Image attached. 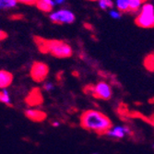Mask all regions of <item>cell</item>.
Listing matches in <instances>:
<instances>
[{
  "label": "cell",
  "instance_id": "cell-1",
  "mask_svg": "<svg viewBox=\"0 0 154 154\" xmlns=\"http://www.w3.org/2000/svg\"><path fill=\"white\" fill-rule=\"evenodd\" d=\"M81 127L99 135L105 134L112 127L111 120L103 113L95 110H87L80 116Z\"/></svg>",
  "mask_w": 154,
  "mask_h": 154
},
{
  "label": "cell",
  "instance_id": "cell-2",
  "mask_svg": "<svg viewBox=\"0 0 154 154\" xmlns=\"http://www.w3.org/2000/svg\"><path fill=\"white\" fill-rule=\"evenodd\" d=\"M35 43L42 53L50 54L57 58L70 57L73 50L71 46L64 41L60 40H46L41 37H35Z\"/></svg>",
  "mask_w": 154,
  "mask_h": 154
},
{
  "label": "cell",
  "instance_id": "cell-3",
  "mask_svg": "<svg viewBox=\"0 0 154 154\" xmlns=\"http://www.w3.org/2000/svg\"><path fill=\"white\" fill-rule=\"evenodd\" d=\"M136 24L144 29L154 27V8L150 3L143 4L140 8V12L135 20Z\"/></svg>",
  "mask_w": 154,
  "mask_h": 154
},
{
  "label": "cell",
  "instance_id": "cell-4",
  "mask_svg": "<svg viewBox=\"0 0 154 154\" xmlns=\"http://www.w3.org/2000/svg\"><path fill=\"white\" fill-rule=\"evenodd\" d=\"M85 91L91 96L101 100H109L113 95V91H112L110 85L103 81L97 83L94 86H88Z\"/></svg>",
  "mask_w": 154,
  "mask_h": 154
},
{
  "label": "cell",
  "instance_id": "cell-5",
  "mask_svg": "<svg viewBox=\"0 0 154 154\" xmlns=\"http://www.w3.org/2000/svg\"><path fill=\"white\" fill-rule=\"evenodd\" d=\"M49 18L55 24H71L76 20L75 14L68 9H59L52 12Z\"/></svg>",
  "mask_w": 154,
  "mask_h": 154
},
{
  "label": "cell",
  "instance_id": "cell-6",
  "mask_svg": "<svg viewBox=\"0 0 154 154\" xmlns=\"http://www.w3.org/2000/svg\"><path fill=\"white\" fill-rule=\"evenodd\" d=\"M49 73V67L43 62H34L31 68V77L35 82H43Z\"/></svg>",
  "mask_w": 154,
  "mask_h": 154
},
{
  "label": "cell",
  "instance_id": "cell-7",
  "mask_svg": "<svg viewBox=\"0 0 154 154\" xmlns=\"http://www.w3.org/2000/svg\"><path fill=\"white\" fill-rule=\"evenodd\" d=\"M127 134H131L130 129L128 127H121V125H117V127H112L106 133L105 135L111 138L115 139H122L124 138Z\"/></svg>",
  "mask_w": 154,
  "mask_h": 154
},
{
  "label": "cell",
  "instance_id": "cell-8",
  "mask_svg": "<svg viewBox=\"0 0 154 154\" xmlns=\"http://www.w3.org/2000/svg\"><path fill=\"white\" fill-rule=\"evenodd\" d=\"M26 103L31 106H36L43 103V96L39 89H33L26 98Z\"/></svg>",
  "mask_w": 154,
  "mask_h": 154
},
{
  "label": "cell",
  "instance_id": "cell-9",
  "mask_svg": "<svg viewBox=\"0 0 154 154\" xmlns=\"http://www.w3.org/2000/svg\"><path fill=\"white\" fill-rule=\"evenodd\" d=\"M25 116L27 118L33 122H42L46 118V114L45 112L38 109H29L25 112Z\"/></svg>",
  "mask_w": 154,
  "mask_h": 154
},
{
  "label": "cell",
  "instance_id": "cell-10",
  "mask_svg": "<svg viewBox=\"0 0 154 154\" xmlns=\"http://www.w3.org/2000/svg\"><path fill=\"white\" fill-rule=\"evenodd\" d=\"M13 81V75L6 70H0V89H7Z\"/></svg>",
  "mask_w": 154,
  "mask_h": 154
},
{
  "label": "cell",
  "instance_id": "cell-11",
  "mask_svg": "<svg viewBox=\"0 0 154 154\" xmlns=\"http://www.w3.org/2000/svg\"><path fill=\"white\" fill-rule=\"evenodd\" d=\"M35 5L39 10L45 13H49L54 9L55 4L54 0H37Z\"/></svg>",
  "mask_w": 154,
  "mask_h": 154
},
{
  "label": "cell",
  "instance_id": "cell-12",
  "mask_svg": "<svg viewBox=\"0 0 154 154\" xmlns=\"http://www.w3.org/2000/svg\"><path fill=\"white\" fill-rule=\"evenodd\" d=\"M116 8L123 13H130V0H116Z\"/></svg>",
  "mask_w": 154,
  "mask_h": 154
},
{
  "label": "cell",
  "instance_id": "cell-13",
  "mask_svg": "<svg viewBox=\"0 0 154 154\" xmlns=\"http://www.w3.org/2000/svg\"><path fill=\"white\" fill-rule=\"evenodd\" d=\"M0 103H3L8 106H11V100L9 92L7 91V89H3L2 91H0Z\"/></svg>",
  "mask_w": 154,
  "mask_h": 154
},
{
  "label": "cell",
  "instance_id": "cell-14",
  "mask_svg": "<svg viewBox=\"0 0 154 154\" xmlns=\"http://www.w3.org/2000/svg\"><path fill=\"white\" fill-rule=\"evenodd\" d=\"M16 0H0V9H9L16 7Z\"/></svg>",
  "mask_w": 154,
  "mask_h": 154
},
{
  "label": "cell",
  "instance_id": "cell-15",
  "mask_svg": "<svg viewBox=\"0 0 154 154\" xmlns=\"http://www.w3.org/2000/svg\"><path fill=\"white\" fill-rule=\"evenodd\" d=\"M144 66H146V68L149 71H153V68H154V55L153 54H149L148 57L145 58L144 60Z\"/></svg>",
  "mask_w": 154,
  "mask_h": 154
},
{
  "label": "cell",
  "instance_id": "cell-16",
  "mask_svg": "<svg viewBox=\"0 0 154 154\" xmlns=\"http://www.w3.org/2000/svg\"><path fill=\"white\" fill-rule=\"evenodd\" d=\"M99 1V7L105 10V9H108V8H113L114 7V3L112 0H98Z\"/></svg>",
  "mask_w": 154,
  "mask_h": 154
},
{
  "label": "cell",
  "instance_id": "cell-17",
  "mask_svg": "<svg viewBox=\"0 0 154 154\" xmlns=\"http://www.w3.org/2000/svg\"><path fill=\"white\" fill-rule=\"evenodd\" d=\"M109 14H110V16H111L112 18H113V19H116V20H118V19L121 18V12L118 11V10L111 9L110 12H109Z\"/></svg>",
  "mask_w": 154,
  "mask_h": 154
},
{
  "label": "cell",
  "instance_id": "cell-18",
  "mask_svg": "<svg viewBox=\"0 0 154 154\" xmlns=\"http://www.w3.org/2000/svg\"><path fill=\"white\" fill-rule=\"evenodd\" d=\"M17 3H21L25 5H35L37 0H16Z\"/></svg>",
  "mask_w": 154,
  "mask_h": 154
},
{
  "label": "cell",
  "instance_id": "cell-19",
  "mask_svg": "<svg viewBox=\"0 0 154 154\" xmlns=\"http://www.w3.org/2000/svg\"><path fill=\"white\" fill-rule=\"evenodd\" d=\"M44 88L46 91H51L52 90H54V84L51 82H46V83H45Z\"/></svg>",
  "mask_w": 154,
  "mask_h": 154
},
{
  "label": "cell",
  "instance_id": "cell-20",
  "mask_svg": "<svg viewBox=\"0 0 154 154\" xmlns=\"http://www.w3.org/2000/svg\"><path fill=\"white\" fill-rule=\"evenodd\" d=\"M7 37H8V33H7L6 32H4L3 30L0 29V42L3 41V40H5Z\"/></svg>",
  "mask_w": 154,
  "mask_h": 154
},
{
  "label": "cell",
  "instance_id": "cell-21",
  "mask_svg": "<svg viewBox=\"0 0 154 154\" xmlns=\"http://www.w3.org/2000/svg\"><path fill=\"white\" fill-rule=\"evenodd\" d=\"M65 1H66V0H54V2L55 5H61V4H63Z\"/></svg>",
  "mask_w": 154,
  "mask_h": 154
},
{
  "label": "cell",
  "instance_id": "cell-22",
  "mask_svg": "<svg viewBox=\"0 0 154 154\" xmlns=\"http://www.w3.org/2000/svg\"><path fill=\"white\" fill-rule=\"evenodd\" d=\"M53 127H54V128H57V127H59V125H60V124H59V122H57V121H55V122H54L53 124Z\"/></svg>",
  "mask_w": 154,
  "mask_h": 154
},
{
  "label": "cell",
  "instance_id": "cell-23",
  "mask_svg": "<svg viewBox=\"0 0 154 154\" xmlns=\"http://www.w3.org/2000/svg\"><path fill=\"white\" fill-rule=\"evenodd\" d=\"M136 1H138V2H141V3H144V2H146L147 0H136Z\"/></svg>",
  "mask_w": 154,
  "mask_h": 154
},
{
  "label": "cell",
  "instance_id": "cell-24",
  "mask_svg": "<svg viewBox=\"0 0 154 154\" xmlns=\"http://www.w3.org/2000/svg\"><path fill=\"white\" fill-rule=\"evenodd\" d=\"M89 1H98V0H89Z\"/></svg>",
  "mask_w": 154,
  "mask_h": 154
},
{
  "label": "cell",
  "instance_id": "cell-25",
  "mask_svg": "<svg viewBox=\"0 0 154 154\" xmlns=\"http://www.w3.org/2000/svg\"><path fill=\"white\" fill-rule=\"evenodd\" d=\"M93 154H99V153H93Z\"/></svg>",
  "mask_w": 154,
  "mask_h": 154
}]
</instances>
